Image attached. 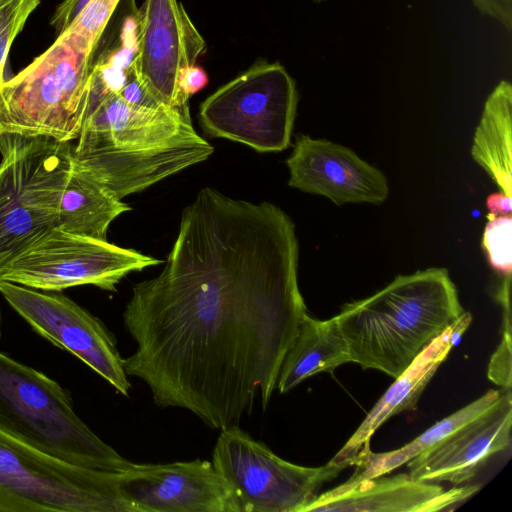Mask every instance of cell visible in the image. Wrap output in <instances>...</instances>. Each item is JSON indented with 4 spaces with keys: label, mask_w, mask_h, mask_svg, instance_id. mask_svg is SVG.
<instances>
[{
    "label": "cell",
    "mask_w": 512,
    "mask_h": 512,
    "mask_svg": "<svg viewBox=\"0 0 512 512\" xmlns=\"http://www.w3.org/2000/svg\"><path fill=\"white\" fill-rule=\"evenodd\" d=\"M511 197L503 192H496L489 195L486 199L488 209L487 218L511 215Z\"/></svg>",
    "instance_id": "obj_29"
},
{
    "label": "cell",
    "mask_w": 512,
    "mask_h": 512,
    "mask_svg": "<svg viewBox=\"0 0 512 512\" xmlns=\"http://www.w3.org/2000/svg\"><path fill=\"white\" fill-rule=\"evenodd\" d=\"M511 276H505L499 292L498 300L503 307V335L488 366V377L503 389H511V309H510Z\"/></svg>",
    "instance_id": "obj_24"
},
{
    "label": "cell",
    "mask_w": 512,
    "mask_h": 512,
    "mask_svg": "<svg viewBox=\"0 0 512 512\" xmlns=\"http://www.w3.org/2000/svg\"><path fill=\"white\" fill-rule=\"evenodd\" d=\"M159 263L136 250L55 227L14 260L1 280L41 291L80 285L116 291L127 274Z\"/></svg>",
    "instance_id": "obj_10"
},
{
    "label": "cell",
    "mask_w": 512,
    "mask_h": 512,
    "mask_svg": "<svg viewBox=\"0 0 512 512\" xmlns=\"http://www.w3.org/2000/svg\"><path fill=\"white\" fill-rule=\"evenodd\" d=\"M41 0H0V87L10 47Z\"/></svg>",
    "instance_id": "obj_25"
},
{
    "label": "cell",
    "mask_w": 512,
    "mask_h": 512,
    "mask_svg": "<svg viewBox=\"0 0 512 512\" xmlns=\"http://www.w3.org/2000/svg\"><path fill=\"white\" fill-rule=\"evenodd\" d=\"M500 390L490 389L478 399L432 425L406 445L389 452L366 453L354 466L351 477L338 489L349 488L361 481L386 475L442 440L453 431L490 409L501 395Z\"/></svg>",
    "instance_id": "obj_21"
},
{
    "label": "cell",
    "mask_w": 512,
    "mask_h": 512,
    "mask_svg": "<svg viewBox=\"0 0 512 512\" xmlns=\"http://www.w3.org/2000/svg\"><path fill=\"white\" fill-rule=\"evenodd\" d=\"M212 464L231 488L239 512H301L320 488L347 467L288 462L237 425L220 430Z\"/></svg>",
    "instance_id": "obj_9"
},
{
    "label": "cell",
    "mask_w": 512,
    "mask_h": 512,
    "mask_svg": "<svg viewBox=\"0 0 512 512\" xmlns=\"http://www.w3.org/2000/svg\"><path fill=\"white\" fill-rule=\"evenodd\" d=\"M456 323V322H455ZM455 323L436 337L414 361L397 377L381 396L365 419L331 459L346 467L354 466L370 449V440L376 430L390 417L417 409L418 400L452 349Z\"/></svg>",
    "instance_id": "obj_17"
},
{
    "label": "cell",
    "mask_w": 512,
    "mask_h": 512,
    "mask_svg": "<svg viewBox=\"0 0 512 512\" xmlns=\"http://www.w3.org/2000/svg\"><path fill=\"white\" fill-rule=\"evenodd\" d=\"M76 140L73 166L120 200L206 160L214 151L192 122L175 112L129 104L118 93L92 84Z\"/></svg>",
    "instance_id": "obj_2"
},
{
    "label": "cell",
    "mask_w": 512,
    "mask_h": 512,
    "mask_svg": "<svg viewBox=\"0 0 512 512\" xmlns=\"http://www.w3.org/2000/svg\"><path fill=\"white\" fill-rule=\"evenodd\" d=\"M295 225L269 202L201 189L182 213L163 270L132 288L123 359L162 408L213 429L269 404L305 313Z\"/></svg>",
    "instance_id": "obj_1"
},
{
    "label": "cell",
    "mask_w": 512,
    "mask_h": 512,
    "mask_svg": "<svg viewBox=\"0 0 512 512\" xmlns=\"http://www.w3.org/2000/svg\"><path fill=\"white\" fill-rule=\"evenodd\" d=\"M286 163L290 187L324 196L336 205L381 204L389 194L387 179L378 168L329 140L299 135Z\"/></svg>",
    "instance_id": "obj_14"
},
{
    "label": "cell",
    "mask_w": 512,
    "mask_h": 512,
    "mask_svg": "<svg viewBox=\"0 0 512 512\" xmlns=\"http://www.w3.org/2000/svg\"><path fill=\"white\" fill-rule=\"evenodd\" d=\"M347 362H351L349 349L336 317L318 320L305 313L282 361L276 388L287 393L305 379L320 372L332 374Z\"/></svg>",
    "instance_id": "obj_18"
},
{
    "label": "cell",
    "mask_w": 512,
    "mask_h": 512,
    "mask_svg": "<svg viewBox=\"0 0 512 512\" xmlns=\"http://www.w3.org/2000/svg\"><path fill=\"white\" fill-rule=\"evenodd\" d=\"M511 427L512 394L504 389L490 409L407 462L408 474L427 483H466L510 446Z\"/></svg>",
    "instance_id": "obj_15"
},
{
    "label": "cell",
    "mask_w": 512,
    "mask_h": 512,
    "mask_svg": "<svg viewBox=\"0 0 512 512\" xmlns=\"http://www.w3.org/2000/svg\"><path fill=\"white\" fill-rule=\"evenodd\" d=\"M131 207L117 199L85 172L73 166L63 191L56 228L107 240L111 222Z\"/></svg>",
    "instance_id": "obj_20"
},
{
    "label": "cell",
    "mask_w": 512,
    "mask_h": 512,
    "mask_svg": "<svg viewBox=\"0 0 512 512\" xmlns=\"http://www.w3.org/2000/svg\"><path fill=\"white\" fill-rule=\"evenodd\" d=\"M0 430L76 466L122 473L134 464L80 419L58 382L1 352Z\"/></svg>",
    "instance_id": "obj_4"
},
{
    "label": "cell",
    "mask_w": 512,
    "mask_h": 512,
    "mask_svg": "<svg viewBox=\"0 0 512 512\" xmlns=\"http://www.w3.org/2000/svg\"><path fill=\"white\" fill-rule=\"evenodd\" d=\"M90 0H63L53 13L50 25L55 32L63 33L73 20L80 14Z\"/></svg>",
    "instance_id": "obj_27"
},
{
    "label": "cell",
    "mask_w": 512,
    "mask_h": 512,
    "mask_svg": "<svg viewBox=\"0 0 512 512\" xmlns=\"http://www.w3.org/2000/svg\"><path fill=\"white\" fill-rule=\"evenodd\" d=\"M474 7L485 16L497 20L504 28H512V0H472Z\"/></svg>",
    "instance_id": "obj_26"
},
{
    "label": "cell",
    "mask_w": 512,
    "mask_h": 512,
    "mask_svg": "<svg viewBox=\"0 0 512 512\" xmlns=\"http://www.w3.org/2000/svg\"><path fill=\"white\" fill-rule=\"evenodd\" d=\"M479 488L467 485L445 490L439 484L415 480L408 473L381 475L317 495L301 512H435L462 503Z\"/></svg>",
    "instance_id": "obj_16"
},
{
    "label": "cell",
    "mask_w": 512,
    "mask_h": 512,
    "mask_svg": "<svg viewBox=\"0 0 512 512\" xmlns=\"http://www.w3.org/2000/svg\"><path fill=\"white\" fill-rule=\"evenodd\" d=\"M512 86L501 80L485 101L475 130L472 158L512 196Z\"/></svg>",
    "instance_id": "obj_19"
},
{
    "label": "cell",
    "mask_w": 512,
    "mask_h": 512,
    "mask_svg": "<svg viewBox=\"0 0 512 512\" xmlns=\"http://www.w3.org/2000/svg\"><path fill=\"white\" fill-rule=\"evenodd\" d=\"M0 293L35 332L75 355L118 393L128 396L131 384L123 358L113 334L99 318L59 292L1 280Z\"/></svg>",
    "instance_id": "obj_11"
},
{
    "label": "cell",
    "mask_w": 512,
    "mask_h": 512,
    "mask_svg": "<svg viewBox=\"0 0 512 512\" xmlns=\"http://www.w3.org/2000/svg\"><path fill=\"white\" fill-rule=\"evenodd\" d=\"M324 1H326V0H313V2H315V3H321V2H324Z\"/></svg>",
    "instance_id": "obj_30"
},
{
    "label": "cell",
    "mask_w": 512,
    "mask_h": 512,
    "mask_svg": "<svg viewBox=\"0 0 512 512\" xmlns=\"http://www.w3.org/2000/svg\"><path fill=\"white\" fill-rule=\"evenodd\" d=\"M136 20L135 77L156 101L191 122L189 97L178 80L205 52L203 37L178 0H145Z\"/></svg>",
    "instance_id": "obj_12"
},
{
    "label": "cell",
    "mask_w": 512,
    "mask_h": 512,
    "mask_svg": "<svg viewBox=\"0 0 512 512\" xmlns=\"http://www.w3.org/2000/svg\"><path fill=\"white\" fill-rule=\"evenodd\" d=\"M208 83L206 72L199 66L191 65L181 70L178 85L181 92L190 98L191 95L199 92Z\"/></svg>",
    "instance_id": "obj_28"
},
{
    "label": "cell",
    "mask_w": 512,
    "mask_h": 512,
    "mask_svg": "<svg viewBox=\"0 0 512 512\" xmlns=\"http://www.w3.org/2000/svg\"><path fill=\"white\" fill-rule=\"evenodd\" d=\"M136 512L120 473L76 466L0 430V512Z\"/></svg>",
    "instance_id": "obj_7"
},
{
    "label": "cell",
    "mask_w": 512,
    "mask_h": 512,
    "mask_svg": "<svg viewBox=\"0 0 512 512\" xmlns=\"http://www.w3.org/2000/svg\"><path fill=\"white\" fill-rule=\"evenodd\" d=\"M487 219L482 247L492 268L504 276H511L512 217L506 215Z\"/></svg>",
    "instance_id": "obj_23"
},
{
    "label": "cell",
    "mask_w": 512,
    "mask_h": 512,
    "mask_svg": "<svg viewBox=\"0 0 512 512\" xmlns=\"http://www.w3.org/2000/svg\"><path fill=\"white\" fill-rule=\"evenodd\" d=\"M92 57L63 37L0 87V133L76 140L90 103Z\"/></svg>",
    "instance_id": "obj_6"
},
{
    "label": "cell",
    "mask_w": 512,
    "mask_h": 512,
    "mask_svg": "<svg viewBox=\"0 0 512 512\" xmlns=\"http://www.w3.org/2000/svg\"><path fill=\"white\" fill-rule=\"evenodd\" d=\"M71 142L0 133V280L9 265L56 227L73 169Z\"/></svg>",
    "instance_id": "obj_5"
},
{
    "label": "cell",
    "mask_w": 512,
    "mask_h": 512,
    "mask_svg": "<svg viewBox=\"0 0 512 512\" xmlns=\"http://www.w3.org/2000/svg\"><path fill=\"white\" fill-rule=\"evenodd\" d=\"M136 512H239L236 498L208 460L136 464L120 473Z\"/></svg>",
    "instance_id": "obj_13"
},
{
    "label": "cell",
    "mask_w": 512,
    "mask_h": 512,
    "mask_svg": "<svg viewBox=\"0 0 512 512\" xmlns=\"http://www.w3.org/2000/svg\"><path fill=\"white\" fill-rule=\"evenodd\" d=\"M464 312L448 271L429 268L397 276L335 317L351 362L395 379Z\"/></svg>",
    "instance_id": "obj_3"
},
{
    "label": "cell",
    "mask_w": 512,
    "mask_h": 512,
    "mask_svg": "<svg viewBox=\"0 0 512 512\" xmlns=\"http://www.w3.org/2000/svg\"><path fill=\"white\" fill-rule=\"evenodd\" d=\"M297 104L296 83L286 69L260 61L207 97L199 118L214 137L276 152L290 144Z\"/></svg>",
    "instance_id": "obj_8"
},
{
    "label": "cell",
    "mask_w": 512,
    "mask_h": 512,
    "mask_svg": "<svg viewBox=\"0 0 512 512\" xmlns=\"http://www.w3.org/2000/svg\"><path fill=\"white\" fill-rule=\"evenodd\" d=\"M120 0H90L68 28L58 36L92 57Z\"/></svg>",
    "instance_id": "obj_22"
}]
</instances>
